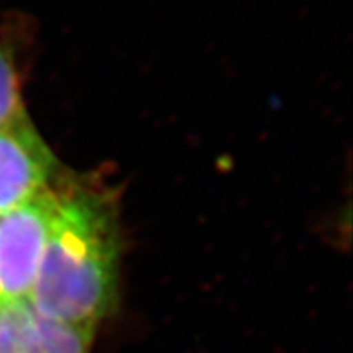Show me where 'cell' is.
<instances>
[{"mask_svg": "<svg viewBox=\"0 0 353 353\" xmlns=\"http://www.w3.org/2000/svg\"><path fill=\"white\" fill-rule=\"evenodd\" d=\"M117 210L95 190L59 192L54 223L30 303L34 311L95 329L117 303L120 260Z\"/></svg>", "mask_w": 353, "mask_h": 353, "instance_id": "cell-1", "label": "cell"}, {"mask_svg": "<svg viewBox=\"0 0 353 353\" xmlns=\"http://www.w3.org/2000/svg\"><path fill=\"white\" fill-rule=\"evenodd\" d=\"M59 205L48 187L19 208L0 214V303L30 299Z\"/></svg>", "mask_w": 353, "mask_h": 353, "instance_id": "cell-2", "label": "cell"}, {"mask_svg": "<svg viewBox=\"0 0 353 353\" xmlns=\"http://www.w3.org/2000/svg\"><path fill=\"white\" fill-rule=\"evenodd\" d=\"M56 159L26 113L0 125V214L48 188Z\"/></svg>", "mask_w": 353, "mask_h": 353, "instance_id": "cell-3", "label": "cell"}, {"mask_svg": "<svg viewBox=\"0 0 353 353\" xmlns=\"http://www.w3.org/2000/svg\"><path fill=\"white\" fill-rule=\"evenodd\" d=\"M94 329L48 319L30 299L0 303V353H90Z\"/></svg>", "mask_w": 353, "mask_h": 353, "instance_id": "cell-4", "label": "cell"}, {"mask_svg": "<svg viewBox=\"0 0 353 353\" xmlns=\"http://www.w3.org/2000/svg\"><path fill=\"white\" fill-rule=\"evenodd\" d=\"M25 114L19 81L6 52L0 50V125Z\"/></svg>", "mask_w": 353, "mask_h": 353, "instance_id": "cell-5", "label": "cell"}]
</instances>
